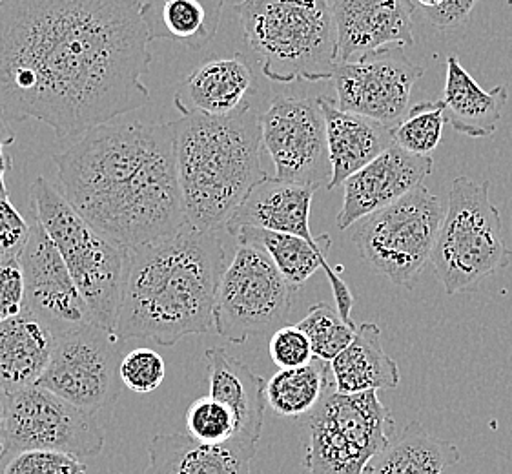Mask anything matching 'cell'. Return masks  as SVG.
Returning a JSON list of instances; mask_svg holds the SVG:
<instances>
[{
    "instance_id": "17",
    "label": "cell",
    "mask_w": 512,
    "mask_h": 474,
    "mask_svg": "<svg viewBox=\"0 0 512 474\" xmlns=\"http://www.w3.org/2000/svg\"><path fill=\"white\" fill-rule=\"evenodd\" d=\"M431 155H414L392 145L370 165L345 181L343 205L336 217L339 230H347L361 219L400 201L423 185L432 174Z\"/></svg>"
},
{
    "instance_id": "13",
    "label": "cell",
    "mask_w": 512,
    "mask_h": 474,
    "mask_svg": "<svg viewBox=\"0 0 512 474\" xmlns=\"http://www.w3.org/2000/svg\"><path fill=\"white\" fill-rule=\"evenodd\" d=\"M259 121L277 179L316 190L330 185L327 123L319 97L277 95Z\"/></svg>"
},
{
    "instance_id": "8",
    "label": "cell",
    "mask_w": 512,
    "mask_h": 474,
    "mask_svg": "<svg viewBox=\"0 0 512 474\" xmlns=\"http://www.w3.org/2000/svg\"><path fill=\"white\" fill-rule=\"evenodd\" d=\"M398 429L378 392H328L308 416L305 467L310 474H365Z\"/></svg>"
},
{
    "instance_id": "6",
    "label": "cell",
    "mask_w": 512,
    "mask_h": 474,
    "mask_svg": "<svg viewBox=\"0 0 512 474\" xmlns=\"http://www.w3.org/2000/svg\"><path fill=\"white\" fill-rule=\"evenodd\" d=\"M30 199L33 217L61 252L95 325L115 334L126 252L95 230L44 177L31 183Z\"/></svg>"
},
{
    "instance_id": "16",
    "label": "cell",
    "mask_w": 512,
    "mask_h": 474,
    "mask_svg": "<svg viewBox=\"0 0 512 474\" xmlns=\"http://www.w3.org/2000/svg\"><path fill=\"white\" fill-rule=\"evenodd\" d=\"M336 64L414 44L410 0H334Z\"/></svg>"
},
{
    "instance_id": "38",
    "label": "cell",
    "mask_w": 512,
    "mask_h": 474,
    "mask_svg": "<svg viewBox=\"0 0 512 474\" xmlns=\"http://www.w3.org/2000/svg\"><path fill=\"white\" fill-rule=\"evenodd\" d=\"M416 10L438 30H456L469 21L474 0H452V2H414Z\"/></svg>"
},
{
    "instance_id": "3",
    "label": "cell",
    "mask_w": 512,
    "mask_h": 474,
    "mask_svg": "<svg viewBox=\"0 0 512 474\" xmlns=\"http://www.w3.org/2000/svg\"><path fill=\"white\" fill-rule=\"evenodd\" d=\"M225 259L219 232L192 225L128 250L117 338L172 347L186 336L208 332Z\"/></svg>"
},
{
    "instance_id": "14",
    "label": "cell",
    "mask_w": 512,
    "mask_h": 474,
    "mask_svg": "<svg viewBox=\"0 0 512 474\" xmlns=\"http://www.w3.org/2000/svg\"><path fill=\"white\" fill-rule=\"evenodd\" d=\"M423 73L420 64L390 52L336 64V104L343 112L394 128L409 114L410 95Z\"/></svg>"
},
{
    "instance_id": "29",
    "label": "cell",
    "mask_w": 512,
    "mask_h": 474,
    "mask_svg": "<svg viewBox=\"0 0 512 474\" xmlns=\"http://www.w3.org/2000/svg\"><path fill=\"white\" fill-rule=\"evenodd\" d=\"M332 391H336L332 367L316 358L307 367L277 371L267 382L265 398L277 416L301 418L314 413Z\"/></svg>"
},
{
    "instance_id": "37",
    "label": "cell",
    "mask_w": 512,
    "mask_h": 474,
    "mask_svg": "<svg viewBox=\"0 0 512 474\" xmlns=\"http://www.w3.org/2000/svg\"><path fill=\"white\" fill-rule=\"evenodd\" d=\"M24 299L21 259L0 258V323L19 316Z\"/></svg>"
},
{
    "instance_id": "7",
    "label": "cell",
    "mask_w": 512,
    "mask_h": 474,
    "mask_svg": "<svg viewBox=\"0 0 512 474\" xmlns=\"http://www.w3.org/2000/svg\"><path fill=\"white\" fill-rule=\"evenodd\" d=\"M500 210L492 205L491 183L460 176L452 181L431 263L452 296L509 265Z\"/></svg>"
},
{
    "instance_id": "28",
    "label": "cell",
    "mask_w": 512,
    "mask_h": 474,
    "mask_svg": "<svg viewBox=\"0 0 512 474\" xmlns=\"http://www.w3.org/2000/svg\"><path fill=\"white\" fill-rule=\"evenodd\" d=\"M223 2L164 0L144 2V21L154 39L181 42L190 50H201L216 37Z\"/></svg>"
},
{
    "instance_id": "24",
    "label": "cell",
    "mask_w": 512,
    "mask_h": 474,
    "mask_svg": "<svg viewBox=\"0 0 512 474\" xmlns=\"http://www.w3.org/2000/svg\"><path fill=\"white\" fill-rule=\"evenodd\" d=\"M445 72V121L452 130L472 139L494 134L509 101L507 86L498 84L489 92L483 90L456 55L447 57Z\"/></svg>"
},
{
    "instance_id": "18",
    "label": "cell",
    "mask_w": 512,
    "mask_h": 474,
    "mask_svg": "<svg viewBox=\"0 0 512 474\" xmlns=\"http://www.w3.org/2000/svg\"><path fill=\"white\" fill-rule=\"evenodd\" d=\"M256 75L241 53L197 66L175 92V108L186 114L232 117L250 108Z\"/></svg>"
},
{
    "instance_id": "32",
    "label": "cell",
    "mask_w": 512,
    "mask_h": 474,
    "mask_svg": "<svg viewBox=\"0 0 512 474\" xmlns=\"http://www.w3.org/2000/svg\"><path fill=\"white\" fill-rule=\"evenodd\" d=\"M186 434L210 447L232 444L237 436L236 414L210 394L197 398L186 411Z\"/></svg>"
},
{
    "instance_id": "27",
    "label": "cell",
    "mask_w": 512,
    "mask_h": 474,
    "mask_svg": "<svg viewBox=\"0 0 512 474\" xmlns=\"http://www.w3.org/2000/svg\"><path fill=\"white\" fill-rule=\"evenodd\" d=\"M458 462L460 449L456 445L427 433L420 422H410L370 462L365 474H443Z\"/></svg>"
},
{
    "instance_id": "5",
    "label": "cell",
    "mask_w": 512,
    "mask_h": 474,
    "mask_svg": "<svg viewBox=\"0 0 512 474\" xmlns=\"http://www.w3.org/2000/svg\"><path fill=\"white\" fill-rule=\"evenodd\" d=\"M263 75L279 84L319 83L336 68V22L327 0H246L236 4Z\"/></svg>"
},
{
    "instance_id": "21",
    "label": "cell",
    "mask_w": 512,
    "mask_h": 474,
    "mask_svg": "<svg viewBox=\"0 0 512 474\" xmlns=\"http://www.w3.org/2000/svg\"><path fill=\"white\" fill-rule=\"evenodd\" d=\"M318 190L267 177L248 194L241 207L226 223L234 236L241 228H261L276 234H290L316 243L310 230V208Z\"/></svg>"
},
{
    "instance_id": "1",
    "label": "cell",
    "mask_w": 512,
    "mask_h": 474,
    "mask_svg": "<svg viewBox=\"0 0 512 474\" xmlns=\"http://www.w3.org/2000/svg\"><path fill=\"white\" fill-rule=\"evenodd\" d=\"M150 42L141 0H0V114L61 141L132 114Z\"/></svg>"
},
{
    "instance_id": "9",
    "label": "cell",
    "mask_w": 512,
    "mask_h": 474,
    "mask_svg": "<svg viewBox=\"0 0 512 474\" xmlns=\"http://www.w3.org/2000/svg\"><path fill=\"white\" fill-rule=\"evenodd\" d=\"M447 208L427 186L359 221L352 241L361 258L383 278L412 289L431 263Z\"/></svg>"
},
{
    "instance_id": "31",
    "label": "cell",
    "mask_w": 512,
    "mask_h": 474,
    "mask_svg": "<svg viewBox=\"0 0 512 474\" xmlns=\"http://www.w3.org/2000/svg\"><path fill=\"white\" fill-rule=\"evenodd\" d=\"M297 327L307 334L314 356L318 360L332 361L349 347L358 325H349L339 316L338 309L328 303H318L310 307L307 316L297 323Z\"/></svg>"
},
{
    "instance_id": "19",
    "label": "cell",
    "mask_w": 512,
    "mask_h": 474,
    "mask_svg": "<svg viewBox=\"0 0 512 474\" xmlns=\"http://www.w3.org/2000/svg\"><path fill=\"white\" fill-rule=\"evenodd\" d=\"M234 236L239 245H252L267 252L268 258L274 261L281 276L287 279L288 285L294 290L301 289L318 270H325L339 316L345 323L356 327L352 320L354 294L350 292L349 285L338 278L336 270L328 265V250L332 247V239L328 234H321L316 243H310L303 237L276 234L261 228H241Z\"/></svg>"
},
{
    "instance_id": "35",
    "label": "cell",
    "mask_w": 512,
    "mask_h": 474,
    "mask_svg": "<svg viewBox=\"0 0 512 474\" xmlns=\"http://www.w3.org/2000/svg\"><path fill=\"white\" fill-rule=\"evenodd\" d=\"M268 352L279 371L301 369L316 360L307 334L297 325H285L277 329L268 341Z\"/></svg>"
},
{
    "instance_id": "33",
    "label": "cell",
    "mask_w": 512,
    "mask_h": 474,
    "mask_svg": "<svg viewBox=\"0 0 512 474\" xmlns=\"http://www.w3.org/2000/svg\"><path fill=\"white\" fill-rule=\"evenodd\" d=\"M79 458L53 451H22L0 456V474H86Z\"/></svg>"
},
{
    "instance_id": "12",
    "label": "cell",
    "mask_w": 512,
    "mask_h": 474,
    "mask_svg": "<svg viewBox=\"0 0 512 474\" xmlns=\"http://www.w3.org/2000/svg\"><path fill=\"white\" fill-rule=\"evenodd\" d=\"M124 341L99 325L57 336L52 360L37 387L57 394L86 413L97 414L119 398Z\"/></svg>"
},
{
    "instance_id": "10",
    "label": "cell",
    "mask_w": 512,
    "mask_h": 474,
    "mask_svg": "<svg viewBox=\"0 0 512 474\" xmlns=\"http://www.w3.org/2000/svg\"><path fill=\"white\" fill-rule=\"evenodd\" d=\"M297 290L288 285L267 252L237 245L226 265L214 305L217 334L234 345L285 327Z\"/></svg>"
},
{
    "instance_id": "23",
    "label": "cell",
    "mask_w": 512,
    "mask_h": 474,
    "mask_svg": "<svg viewBox=\"0 0 512 474\" xmlns=\"http://www.w3.org/2000/svg\"><path fill=\"white\" fill-rule=\"evenodd\" d=\"M57 336L30 310L0 323V392L37 387L52 360Z\"/></svg>"
},
{
    "instance_id": "4",
    "label": "cell",
    "mask_w": 512,
    "mask_h": 474,
    "mask_svg": "<svg viewBox=\"0 0 512 474\" xmlns=\"http://www.w3.org/2000/svg\"><path fill=\"white\" fill-rule=\"evenodd\" d=\"M172 130L186 223L219 232L268 177L259 115L252 108L232 117L186 114Z\"/></svg>"
},
{
    "instance_id": "30",
    "label": "cell",
    "mask_w": 512,
    "mask_h": 474,
    "mask_svg": "<svg viewBox=\"0 0 512 474\" xmlns=\"http://www.w3.org/2000/svg\"><path fill=\"white\" fill-rule=\"evenodd\" d=\"M445 123L443 99L412 104L409 114L392 128V141L409 154L431 155L440 146Z\"/></svg>"
},
{
    "instance_id": "40",
    "label": "cell",
    "mask_w": 512,
    "mask_h": 474,
    "mask_svg": "<svg viewBox=\"0 0 512 474\" xmlns=\"http://www.w3.org/2000/svg\"><path fill=\"white\" fill-rule=\"evenodd\" d=\"M4 414H6V405H4V394L0 392V453H2V434H4Z\"/></svg>"
},
{
    "instance_id": "34",
    "label": "cell",
    "mask_w": 512,
    "mask_h": 474,
    "mask_svg": "<svg viewBox=\"0 0 512 474\" xmlns=\"http://www.w3.org/2000/svg\"><path fill=\"white\" fill-rule=\"evenodd\" d=\"M166 374L163 356L152 349H134L124 354L119 365V378L126 389L135 394H150L161 387Z\"/></svg>"
},
{
    "instance_id": "39",
    "label": "cell",
    "mask_w": 512,
    "mask_h": 474,
    "mask_svg": "<svg viewBox=\"0 0 512 474\" xmlns=\"http://www.w3.org/2000/svg\"><path fill=\"white\" fill-rule=\"evenodd\" d=\"M13 143H15V134L11 132L10 124L4 119V115L0 114V197H6V199H10L6 176L13 166L10 155V146Z\"/></svg>"
},
{
    "instance_id": "22",
    "label": "cell",
    "mask_w": 512,
    "mask_h": 474,
    "mask_svg": "<svg viewBox=\"0 0 512 474\" xmlns=\"http://www.w3.org/2000/svg\"><path fill=\"white\" fill-rule=\"evenodd\" d=\"M319 104L327 123L328 155L332 165V181L327 190H334L394 145L392 128L369 117L343 112L332 99L319 97Z\"/></svg>"
},
{
    "instance_id": "15",
    "label": "cell",
    "mask_w": 512,
    "mask_h": 474,
    "mask_svg": "<svg viewBox=\"0 0 512 474\" xmlns=\"http://www.w3.org/2000/svg\"><path fill=\"white\" fill-rule=\"evenodd\" d=\"M24 309L30 310L55 336L95 325L61 252L33 217L31 236L21 256Z\"/></svg>"
},
{
    "instance_id": "2",
    "label": "cell",
    "mask_w": 512,
    "mask_h": 474,
    "mask_svg": "<svg viewBox=\"0 0 512 474\" xmlns=\"http://www.w3.org/2000/svg\"><path fill=\"white\" fill-rule=\"evenodd\" d=\"M55 165L62 196L124 252L188 225L172 123L119 117L73 139Z\"/></svg>"
},
{
    "instance_id": "25",
    "label": "cell",
    "mask_w": 512,
    "mask_h": 474,
    "mask_svg": "<svg viewBox=\"0 0 512 474\" xmlns=\"http://www.w3.org/2000/svg\"><path fill=\"white\" fill-rule=\"evenodd\" d=\"M144 474H250L254 456L236 445L197 444L188 434H155Z\"/></svg>"
},
{
    "instance_id": "36",
    "label": "cell",
    "mask_w": 512,
    "mask_h": 474,
    "mask_svg": "<svg viewBox=\"0 0 512 474\" xmlns=\"http://www.w3.org/2000/svg\"><path fill=\"white\" fill-rule=\"evenodd\" d=\"M31 236V225L13 207L10 199L0 197V258L21 259Z\"/></svg>"
},
{
    "instance_id": "11",
    "label": "cell",
    "mask_w": 512,
    "mask_h": 474,
    "mask_svg": "<svg viewBox=\"0 0 512 474\" xmlns=\"http://www.w3.org/2000/svg\"><path fill=\"white\" fill-rule=\"evenodd\" d=\"M2 453L53 451L73 458H93L103 453L104 429L95 414L86 413L57 394L30 387L4 394Z\"/></svg>"
},
{
    "instance_id": "26",
    "label": "cell",
    "mask_w": 512,
    "mask_h": 474,
    "mask_svg": "<svg viewBox=\"0 0 512 474\" xmlns=\"http://www.w3.org/2000/svg\"><path fill=\"white\" fill-rule=\"evenodd\" d=\"M330 367L341 394L390 391L401 382L400 367L383 349L376 323L358 325L354 340Z\"/></svg>"
},
{
    "instance_id": "20",
    "label": "cell",
    "mask_w": 512,
    "mask_h": 474,
    "mask_svg": "<svg viewBox=\"0 0 512 474\" xmlns=\"http://www.w3.org/2000/svg\"><path fill=\"white\" fill-rule=\"evenodd\" d=\"M210 396L236 414L237 436L230 445L256 456L267 409V380L257 376L243 361L230 356L223 347L205 352Z\"/></svg>"
}]
</instances>
